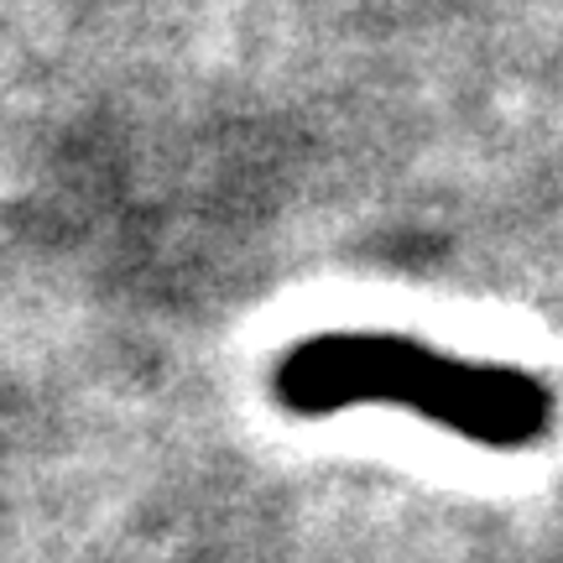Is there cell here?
<instances>
[{
  "instance_id": "6da1fadb",
  "label": "cell",
  "mask_w": 563,
  "mask_h": 563,
  "mask_svg": "<svg viewBox=\"0 0 563 563\" xmlns=\"http://www.w3.org/2000/svg\"><path fill=\"white\" fill-rule=\"evenodd\" d=\"M277 397L302 418L344 407H412L485 449H527L553 428V391L517 365L439 355L402 334H319L287 350Z\"/></svg>"
}]
</instances>
